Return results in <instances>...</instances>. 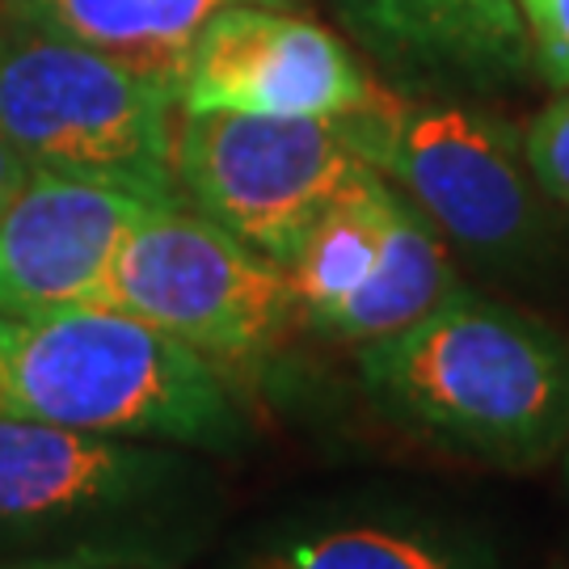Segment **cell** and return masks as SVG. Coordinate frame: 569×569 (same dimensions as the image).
Returning a JSON list of instances; mask_svg holds the SVG:
<instances>
[{"label": "cell", "instance_id": "obj_1", "mask_svg": "<svg viewBox=\"0 0 569 569\" xmlns=\"http://www.w3.org/2000/svg\"><path fill=\"white\" fill-rule=\"evenodd\" d=\"M359 380L388 422L477 465L540 468L569 448V338L468 287L359 346Z\"/></svg>", "mask_w": 569, "mask_h": 569}, {"label": "cell", "instance_id": "obj_2", "mask_svg": "<svg viewBox=\"0 0 569 569\" xmlns=\"http://www.w3.org/2000/svg\"><path fill=\"white\" fill-rule=\"evenodd\" d=\"M0 409L173 448L237 451L244 443L224 371L110 305L0 317Z\"/></svg>", "mask_w": 569, "mask_h": 569}, {"label": "cell", "instance_id": "obj_3", "mask_svg": "<svg viewBox=\"0 0 569 569\" xmlns=\"http://www.w3.org/2000/svg\"><path fill=\"white\" fill-rule=\"evenodd\" d=\"M173 122V89L0 0V136L30 173L182 203Z\"/></svg>", "mask_w": 569, "mask_h": 569}, {"label": "cell", "instance_id": "obj_4", "mask_svg": "<svg viewBox=\"0 0 569 569\" xmlns=\"http://www.w3.org/2000/svg\"><path fill=\"white\" fill-rule=\"evenodd\" d=\"M220 367L266 359L296 321L287 266L258 253L186 203H148L127 228L102 300Z\"/></svg>", "mask_w": 569, "mask_h": 569}, {"label": "cell", "instance_id": "obj_5", "mask_svg": "<svg viewBox=\"0 0 569 569\" xmlns=\"http://www.w3.org/2000/svg\"><path fill=\"white\" fill-rule=\"evenodd\" d=\"M346 140L413 199L448 241L481 258L523 253L540 224L519 131L448 93L380 89L346 114Z\"/></svg>", "mask_w": 569, "mask_h": 569}, {"label": "cell", "instance_id": "obj_6", "mask_svg": "<svg viewBox=\"0 0 569 569\" xmlns=\"http://www.w3.org/2000/svg\"><path fill=\"white\" fill-rule=\"evenodd\" d=\"M367 169L338 119L178 106L173 178L182 203L279 266Z\"/></svg>", "mask_w": 569, "mask_h": 569}, {"label": "cell", "instance_id": "obj_7", "mask_svg": "<svg viewBox=\"0 0 569 569\" xmlns=\"http://www.w3.org/2000/svg\"><path fill=\"white\" fill-rule=\"evenodd\" d=\"M199 468L173 443L114 439L0 409V528H119L186 502Z\"/></svg>", "mask_w": 569, "mask_h": 569}, {"label": "cell", "instance_id": "obj_8", "mask_svg": "<svg viewBox=\"0 0 569 569\" xmlns=\"http://www.w3.org/2000/svg\"><path fill=\"white\" fill-rule=\"evenodd\" d=\"M376 93L338 34L291 9L232 4L203 26L178 89L182 110L346 119Z\"/></svg>", "mask_w": 569, "mask_h": 569}, {"label": "cell", "instance_id": "obj_9", "mask_svg": "<svg viewBox=\"0 0 569 569\" xmlns=\"http://www.w3.org/2000/svg\"><path fill=\"white\" fill-rule=\"evenodd\" d=\"M143 207L114 186L30 173L0 216V317L98 305L110 258Z\"/></svg>", "mask_w": 569, "mask_h": 569}, {"label": "cell", "instance_id": "obj_10", "mask_svg": "<svg viewBox=\"0 0 569 569\" xmlns=\"http://www.w3.org/2000/svg\"><path fill=\"white\" fill-rule=\"evenodd\" d=\"M333 9L406 93H489L531 68L519 0H333Z\"/></svg>", "mask_w": 569, "mask_h": 569}, {"label": "cell", "instance_id": "obj_11", "mask_svg": "<svg viewBox=\"0 0 569 569\" xmlns=\"http://www.w3.org/2000/svg\"><path fill=\"white\" fill-rule=\"evenodd\" d=\"M228 569H493L489 552L418 510L321 507L258 531Z\"/></svg>", "mask_w": 569, "mask_h": 569}, {"label": "cell", "instance_id": "obj_12", "mask_svg": "<svg viewBox=\"0 0 569 569\" xmlns=\"http://www.w3.org/2000/svg\"><path fill=\"white\" fill-rule=\"evenodd\" d=\"M26 18L56 26L63 34L102 47L164 89H182L186 60L203 26L232 4H262L300 13L308 0H4Z\"/></svg>", "mask_w": 569, "mask_h": 569}, {"label": "cell", "instance_id": "obj_13", "mask_svg": "<svg viewBox=\"0 0 569 569\" xmlns=\"http://www.w3.org/2000/svg\"><path fill=\"white\" fill-rule=\"evenodd\" d=\"M456 287V266L448 258V237L422 207L397 190V211L388 224L380 262L367 274V283L338 308L321 338L346 346H367L392 338L422 321L430 308H439Z\"/></svg>", "mask_w": 569, "mask_h": 569}, {"label": "cell", "instance_id": "obj_14", "mask_svg": "<svg viewBox=\"0 0 569 569\" xmlns=\"http://www.w3.org/2000/svg\"><path fill=\"white\" fill-rule=\"evenodd\" d=\"M397 211V186H388L376 169H367L342 199L326 207V216L308 228V237L287 262V279L296 291V312L308 329L326 333L338 308L367 283L380 262L388 224Z\"/></svg>", "mask_w": 569, "mask_h": 569}, {"label": "cell", "instance_id": "obj_15", "mask_svg": "<svg viewBox=\"0 0 569 569\" xmlns=\"http://www.w3.org/2000/svg\"><path fill=\"white\" fill-rule=\"evenodd\" d=\"M523 157L536 190L569 207V89L531 119L523 131Z\"/></svg>", "mask_w": 569, "mask_h": 569}, {"label": "cell", "instance_id": "obj_16", "mask_svg": "<svg viewBox=\"0 0 569 569\" xmlns=\"http://www.w3.org/2000/svg\"><path fill=\"white\" fill-rule=\"evenodd\" d=\"M528 18L531 56L552 84L569 89V0H519Z\"/></svg>", "mask_w": 569, "mask_h": 569}, {"label": "cell", "instance_id": "obj_17", "mask_svg": "<svg viewBox=\"0 0 569 569\" xmlns=\"http://www.w3.org/2000/svg\"><path fill=\"white\" fill-rule=\"evenodd\" d=\"M0 569H157V561L136 552H72V557H42V561H13Z\"/></svg>", "mask_w": 569, "mask_h": 569}, {"label": "cell", "instance_id": "obj_18", "mask_svg": "<svg viewBox=\"0 0 569 569\" xmlns=\"http://www.w3.org/2000/svg\"><path fill=\"white\" fill-rule=\"evenodd\" d=\"M26 178H30L26 161H21L18 152L4 143V136H0V216H4V207L18 199V190L26 186Z\"/></svg>", "mask_w": 569, "mask_h": 569}, {"label": "cell", "instance_id": "obj_19", "mask_svg": "<svg viewBox=\"0 0 569 569\" xmlns=\"http://www.w3.org/2000/svg\"><path fill=\"white\" fill-rule=\"evenodd\" d=\"M566 451H569V448H566Z\"/></svg>", "mask_w": 569, "mask_h": 569}]
</instances>
